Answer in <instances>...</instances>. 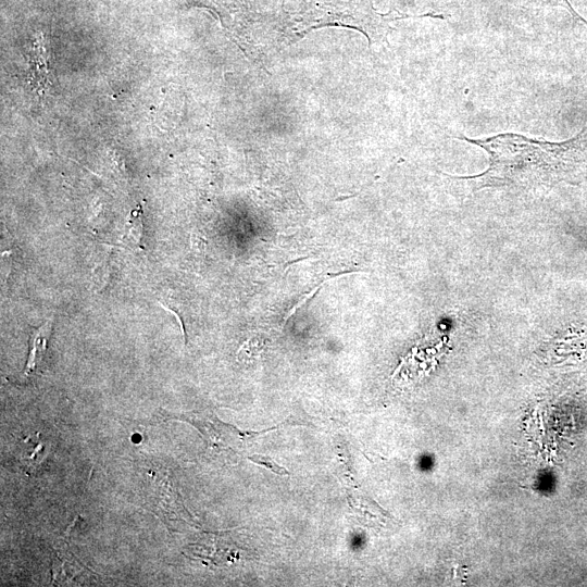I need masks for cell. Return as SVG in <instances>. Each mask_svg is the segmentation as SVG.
<instances>
[{
    "label": "cell",
    "instance_id": "6da1fadb",
    "mask_svg": "<svg viewBox=\"0 0 587 587\" xmlns=\"http://www.w3.org/2000/svg\"><path fill=\"white\" fill-rule=\"evenodd\" d=\"M587 129L575 137L550 142L502 133L486 138L459 139L476 145L489 155V168L476 176L486 185L534 186L562 180L583 160L587 148Z\"/></svg>",
    "mask_w": 587,
    "mask_h": 587
},
{
    "label": "cell",
    "instance_id": "7a4b0ae2",
    "mask_svg": "<svg viewBox=\"0 0 587 587\" xmlns=\"http://www.w3.org/2000/svg\"><path fill=\"white\" fill-rule=\"evenodd\" d=\"M432 16L442 18L441 14H408L396 10L379 13L373 7L372 0H349L316 3L314 12L304 15L300 33L326 26H342L363 33L370 45L382 43L391 29L390 24L409 17Z\"/></svg>",
    "mask_w": 587,
    "mask_h": 587
},
{
    "label": "cell",
    "instance_id": "3957f363",
    "mask_svg": "<svg viewBox=\"0 0 587 587\" xmlns=\"http://www.w3.org/2000/svg\"><path fill=\"white\" fill-rule=\"evenodd\" d=\"M52 329V320L47 321L41 326L34 328L29 335V353L24 370L25 375H30L37 371L46 351Z\"/></svg>",
    "mask_w": 587,
    "mask_h": 587
},
{
    "label": "cell",
    "instance_id": "277c9868",
    "mask_svg": "<svg viewBox=\"0 0 587 587\" xmlns=\"http://www.w3.org/2000/svg\"><path fill=\"white\" fill-rule=\"evenodd\" d=\"M34 52H30L29 55L33 57L30 62L33 63V67L30 68L33 72L32 80L38 88H47L49 87V64L47 59V50L45 49L43 45L40 43L39 46L34 47Z\"/></svg>",
    "mask_w": 587,
    "mask_h": 587
},
{
    "label": "cell",
    "instance_id": "5b68a950",
    "mask_svg": "<svg viewBox=\"0 0 587 587\" xmlns=\"http://www.w3.org/2000/svg\"><path fill=\"white\" fill-rule=\"evenodd\" d=\"M143 234L142 207L132 211L126 222V230L122 240L132 248L143 249L141 243Z\"/></svg>",
    "mask_w": 587,
    "mask_h": 587
},
{
    "label": "cell",
    "instance_id": "8992f818",
    "mask_svg": "<svg viewBox=\"0 0 587 587\" xmlns=\"http://www.w3.org/2000/svg\"><path fill=\"white\" fill-rule=\"evenodd\" d=\"M528 4L536 8H562L569 12L574 21L587 26V21L574 10L569 0H530Z\"/></svg>",
    "mask_w": 587,
    "mask_h": 587
},
{
    "label": "cell",
    "instance_id": "52a82bcc",
    "mask_svg": "<svg viewBox=\"0 0 587 587\" xmlns=\"http://www.w3.org/2000/svg\"><path fill=\"white\" fill-rule=\"evenodd\" d=\"M249 460L251 462H253V463H257L259 465H262V466L271 470L272 472H274V473H276L278 475H288L289 474V472L285 467H283V466L278 465L277 463H275V461H273L268 457L261 455V454H254V455H251L249 458Z\"/></svg>",
    "mask_w": 587,
    "mask_h": 587
},
{
    "label": "cell",
    "instance_id": "ba28073f",
    "mask_svg": "<svg viewBox=\"0 0 587 587\" xmlns=\"http://www.w3.org/2000/svg\"><path fill=\"white\" fill-rule=\"evenodd\" d=\"M110 270L107 263L99 264L92 272V282L101 290L109 280Z\"/></svg>",
    "mask_w": 587,
    "mask_h": 587
}]
</instances>
